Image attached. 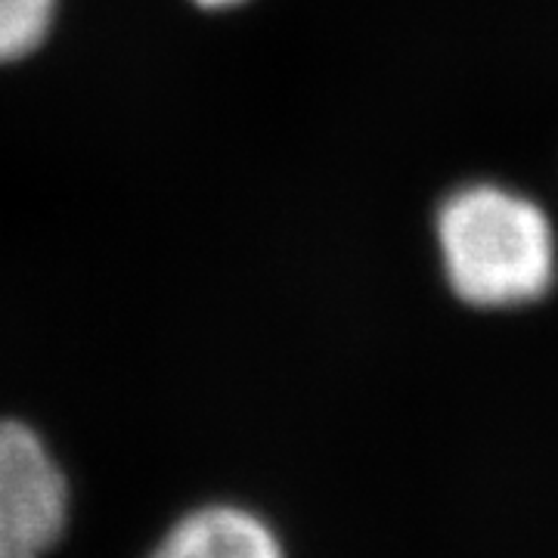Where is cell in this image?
Returning <instances> with one entry per match:
<instances>
[{"label": "cell", "instance_id": "obj_1", "mask_svg": "<svg viewBox=\"0 0 558 558\" xmlns=\"http://www.w3.org/2000/svg\"><path fill=\"white\" fill-rule=\"evenodd\" d=\"M440 252L457 295L478 307L537 301L556 274L549 220L534 202L499 186H465L444 202Z\"/></svg>", "mask_w": 558, "mask_h": 558}, {"label": "cell", "instance_id": "obj_2", "mask_svg": "<svg viewBox=\"0 0 558 558\" xmlns=\"http://www.w3.org/2000/svg\"><path fill=\"white\" fill-rule=\"evenodd\" d=\"M72 521V484L50 444L0 418V558H47Z\"/></svg>", "mask_w": 558, "mask_h": 558}, {"label": "cell", "instance_id": "obj_3", "mask_svg": "<svg viewBox=\"0 0 558 558\" xmlns=\"http://www.w3.org/2000/svg\"><path fill=\"white\" fill-rule=\"evenodd\" d=\"M146 558H286V549L252 509L208 502L180 515Z\"/></svg>", "mask_w": 558, "mask_h": 558}, {"label": "cell", "instance_id": "obj_4", "mask_svg": "<svg viewBox=\"0 0 558 558\" xmlns=\"http://www.w3.org/2000/svg\"><path fill=\"white\" fill-rule=\"evenodd\" d=\"M57 16V0H0V62L38 50Z\"/></svg>", "mask_w": 558, "mask_h": 558}, {"label": "cell", "instance_id": "obj_5", "mask_svg": "<svg viewBox=\"0 0 558 558\" xmlns=\"http://www.w3.org/2000/svg\"><path fill=\"white\" fill-rule=\"evenodd\" d=\"M199 7H208V10H220V7H233V3H242V0H196Z\"/></svg>", "mask_w": 558, "mask_h": 558}]
</instances>
